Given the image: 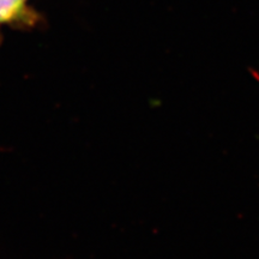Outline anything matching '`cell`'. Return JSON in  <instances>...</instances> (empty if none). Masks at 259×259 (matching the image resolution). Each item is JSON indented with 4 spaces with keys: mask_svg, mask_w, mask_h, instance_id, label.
Returning a JSON list of instances; mask_svg holds the SVG:
<instances>
[{
    "mask_svg": "<svg viewBox=\"0 0 259 259\" xmlns=\"http://www.w3.org/2000/svg\"><path fill=\"white\" fill-rule=\"evenodd\" d=\"M42 22L30 0H0V30L4 28L32 29Z\"/></svg>",
    "mask_w": 259,
    "mask_h": 259,
    "instance_id": "cell-1",
    "label": "cell"
}]
</instances>
